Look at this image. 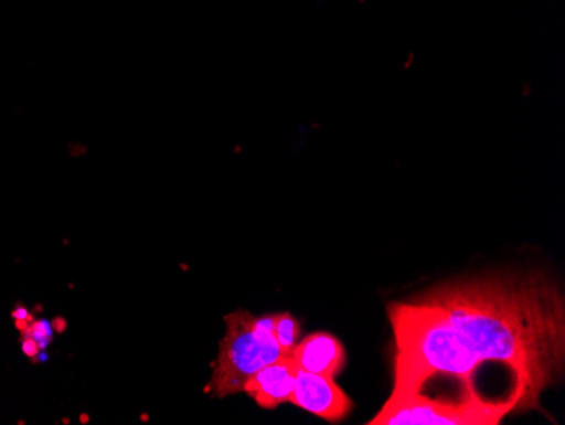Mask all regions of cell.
I'll return each mask as SVG.
<instances>
[{"label":"cell","instance_id":"obj_8","mask_svg":"<svg viewBox=\"0 0 565 425\" xmlns=\"http://www.w3.org/2000/svg\"><path fill=\"white\" fill-rule=\"evenodd\" d=\"M276 341L281 348L282 354H291L295 346L300 339V322L290 312L276 314L275 329H273Z\"/></svg>","mask_w":565,"mask_h":425},{"label":"cell","instance_id":"obj_5","mask_svg":"<svg viewBox=\"0 0 565 425\" xmlns=\"http://www.w3.org/2000/svg\"><path fill=\"white\" fill-rule=\"evenodd\" d=\"M290 404L297 405L301 411L317 415L323 421L332 422V424L348 418L354 407L348 393L333 382V379L322 376V374L308 373L300 368L295 376Z\"/></svg>","mask_w":565,"mask_h":425},{"label":"cell","instance_id":"obj_11","mask_svg":"<svg viewBox=\"0 0 565 425\" xmlns=\"http://www.w3.org/2000/svg\"><path fill=\"white\" fill-rule=\"evenodd\" d=\"M12 317H14V319L34 320L33 314H31L30 310L24 309V307L15 309L14 312H12Z\"/></svg>","mask_w":565,"mask_h":425},{"label":"cell","instance_id":"obj_10","mask_svg":"<svg viewBox=\"0 0 565 425\" xmlns=\"http://www.w3.org/2000/svg\"><path fill=\"white\" fill-rule=\"evenodd\" d=\"M41 351H43V348H41L40 342L31 338V336L24 334V339H22V353L28 358H36Z\"/></svg>","mask_w":565,"mask_h":425},{"label":"cell","instance_id":"obj_7","mask_svg":"<svg viewBox=\"0 0 565 425\" xmlns=\"http://www.w3.org/2000/svg\"><path fill=\"white\" fill-rule=\"evenodd\" d=\"M300 370L335 379L345 366V349L335 336L313 332L295 346L290 354Z\"/></svg>","mask_w":565,"mask_h":425},{"label":"cell","instance_id":"obj_1","mask_svg":"<svg viewBox=\"0 0 565 425\" xmlns=\"http://www.w3.org/2000/svg\"><path fill=\"white\" fill-rule=\"evenodd\" d=\"M439 306L482 363L508 368L516 412L541 411L565 368V300L544 272L457 278L420 294Z\"/></svg>","mask_w":565,"mask_h":425},{"label":"cell","instance_id":"obj_12","mask_svg":"<svg viewBox=\"0 0 565 425\" xmlns=\"http://www.w3.org/2000/svg\"><path fill=\"white\" fill-rule=\"evenodd\" d=\"M53 328H56V331L62 332L63 329H65V322H63V319H56L55 322H53Z\"/></svg>","mask_w":565,"mask_h":425},{"label":"cell","instance_id":"obj_6","mask_svg":"<svg viewBox=\"0 0 565 425\" xmlns=\"http://www.w3.org/2000/svg\"><path fill=\"white\" fill-rule=\"evenodd\" d=\"M297 371V363L290 354L278 358L250 376L243 392L249 395L259 407L271 411L285 402H290Z\"/></svg>","mask_w":565,"mask_h":425},{"label":"cell","instance_id":"obj_9","mask_svg":"<svg viewBox=\"0 0 565 425\" xmlns=\"http://www.w3.org/2000/svg\"><path fill=\"white\" fill-rule=\"evenodd\" d=\"M22 334H28L36 339L41 348L44 349L50 344L51 339H53V328H51V323L46 322V320H33L28 331L22 332Z\"/></svg>","mask_w":565,"mask_h":425},{"label":"cell","instance_id":"obj_4","mask_svg":"<svg viewBox=\"0 0 565 425\" xmlns=\"http://www.w3.org/2000/svg\"><path fill=\"white\" fill-rule=\"evenodd\" d=\"M515 408L504 400L446 399L415 393L390 396L370 425H498Z\"/></svg>","mask_w":565,"mask_h":425},{"label":"cell","instance_id":"obj_3","mask_svg":"<svg viewBox=\"0 0 565 425\" xmlns=\"http://www.w3.org/2000/svg\"><path fill=\"white\" fill-rule=\"evenodd\" d=\"M276 314L254 317L249 312L225 316V336L218 342L211 390L217 396L243 392L250 376L282 354L273 334Z\"/></svg>","mask_w":565,"mask_h":425},{"label":"cell","instance_id":"obj_2","mask_svg":"<svg viewBox=\"0 0 565 425\" xmlns=\"http://www.w3.org/2000/svg\"><path fill=\"white\" fill-rule=\"evenodd\" d=\"M388 317L395 336V371L390 396L415 395L439 380L481 395L476 390V373L484 363L439 306L417 295L390 304Z\"/></svg>","mask_w":565,"mask_h":425}]
</instances>
